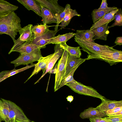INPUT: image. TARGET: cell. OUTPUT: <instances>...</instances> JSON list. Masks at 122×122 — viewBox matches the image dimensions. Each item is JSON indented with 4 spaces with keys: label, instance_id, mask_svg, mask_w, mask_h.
I'll use <instances>...</instances> for the list:
<instances>
[{
    "label": "cell",
    "instance_id": "obj_1",
    "mask_svg": "<svg viewBox=\"0 0 122 122\" xmlns=\"http://www.w3.org/2000/svg\"><path fill=\"white\" fill-rule=\"evenodd\" d=\"M21 20L14 11L0 17V35L5 34L10 36L14 43L17 32L22 28Z\"/></svg>",
    "mask_w": 122,
    "mask_h": 122
},
{
    "label": "cell",
    "instance_id": "obj_2",
    "mask_svg": "<svg viewBox=\"0 0 122 122\" xmlns=\"http://www.w3.org/2000/svg\"><path fill=\"white\" fill-rule=\"evenodd\" d=\"M86 60L98 59L108 63L110 66L122 62V51L113 49L109 51L101 52L91 56H87Z\"/></svg>",
    "mask_w": 122,
    "mask_h": 122
},
{
    "label": "cell",
    "instance_id": "obj_3",
    "mask_svg": "<svg viewBox=\"0 0 122 122\" xmlns=\"http://www.w3.org/2000/svg\"><path fill=\"white\" fill-rule=\"evenodd\" d=\"M66 85L78 94L97 98L101 101L106 98L92 87L85 86L74 79Z\"/></svg>",
    "mask_w": 122,
    "mask_h": 122
},
{
    "label": "cell",
    "instance_id": "obj_4",
    "mask_svg": "<svg viewBox=\"0 0 122 122\" xmlns=\"http://www.w3.org/2000/svg\"><path fill=\"white\" fill-rule=\"evenodd\" d=\"M74 40L82 48L81 50L88 54L87 56H91L103 51L110 50L113 49L112 47L107 45H102L95 42L86 41L75 36Z\"/></svg>",
    "mask_w": 122,
    "mask_h": 122
},
{
    "label": "cell",
    "instance_id": "obj_5",
    "mask_svg": "<svg viewBox=\"0 0 122 122\" xmlns=\"http://www.w3.org/2000/svg\"><path fill=\"white\" fill-rule=\"evenodd\" d=\"M42 57L41 49H38L30 53H20L17 59L10 63L14 64L15 68L21 65H28L35 61L38 62Z\"/></svg>",
    "mask_w": 122,
    "mask_h": 122
},
{
    "label": "cell",
    "instance_id": "obj_6",
    "mask_svg": "<svg viewBox=\"0 0 122 122\" xmlns=\"http://www.w3.org/2000/svg\"><path fill=\"white\" fill-rule=\"evenodd\" d=\"M69 53L64 50L61 58L58 61L57 71L55 76V81L54 86V92L58 90V88L63 80L65 76L66 67Z\"/></svg>",
    "mask_w": 122,
    "mask_h": 122
},
{
    "label": "cell",
    "instance_id": "obj_7",
    "mask_svg": "<svg viewBox=\"0 0 122 122\" xmlns=\"http://www.w3.org/2000/svg\"><path fill=\"white\" fill-rule=\"evenodd\" d=\"M32 24H29L22 28L19 32L20 36L14 43V44L8 53L10 54L17 47L26 41L33 40L34 35L32 32L31 27Z\"/></svg>",
    "mask_w": 122,
    "mask_h": 122
},
{
    "label": "cell",
    "instance_id": "obj_8",
    "mask_svg": "<svg viewBox=\"0 0 122 122\" xmlns=\"http://www.w3.org/2000/svg\"><path fill=\"white\" fill-rule=\"evenodd\" d=\"M9 109V118L10 121L15 117V120L25 122H30L22 109L14 103L5 100Z\"/></svg>",
    "mask_w": 122,
    "mask_h": 122
},
{
    "label": "cell",
    "instance_id": "obj_9",
    "mask_svg": "<svg viewBox=\"0 0 122 122\" xmlns=\"http://www.w3.org/2000/svg\"><path fill=\"white\" fill-rule=\"evenodd\" d=\"M55 51L54 55L49 60L46 66V71L40 78L34 83L35 84L39 82L41 79L49 71L51 70L54 65L60 57H61L64 51L59 44H56L54 47Z\"/></svg>",
    "mask_w": 122,
    "mask_h": 122
},
{
    "label": "cell",
    "instance_id": "obj_10",
    "mask_svg": "<svg viewBox=\"0 0 122 122\" xmlns=\"http://www.w3.org/2000/svg\"><path fill=\"white\" fill-rule=\"evenodd\" d=\"M40 5L49 10L56 17L64 10L65 8L60 5L58 0H36Z\"/></svg>",
    "mask_w": 122,
    "mask_h": 122
},
{
    "label": "cell",
    "instance_id": "obj_11",
    "mask_svg": "<svg viewBox=\"0 0 122 122\" xmlns=\"http://www.w3.org/2000/svg\"><path fill=\"white\" fill-rule=\"evenodd\" d=\"M60 30L55 31L49 29L42 35L34 38L32 43L38 46L46 47V45H47L51 38L55 36Z\"/></svg>",
    "mask_w": 122,
    "mask_h": 122
},
{
    "label": "cell",
    "instance_id": "obj_12",
    "mask_svg": "<svg viewBox=\"0 0 122 122\" xmlns=\"http://www.w3.org/2000/svg\"><path fill=\"white\" fill-rule=\"evenodd\" d=\"M122 106V100H111L106 98L102 101V102L96 108L98 110L105 112L109 110L117 107Z\"/></svg>",
    "mask_w": 122,
    "mask_h": 122
},
{
    "label": "cell",
    "instance_id": "obj_13",
    "mask_svg": "<svg viewBox=\"0 0 122 122\" xmlns=\"http://www.w3.org/2000/svg\"><path fill=\"white\" fill-rule=\"evenodd\" d=\"M33 40L26 41L17 47L12 52H18L20 53H29L38 49L46 47L37 46L32 43Z\"/></svg>",
    "mask_w": 122,
    "mask_h": 122
},
{
    "label": "cell",
    "instance_id": "obj_14",
    "mask_svg": "<svg viewBox=\"0 0 122 122\" xmlns=\"http://www.w3.org/2000/svg\"><path fill=\"white\" fill-rule=\"evenodd\" d=\"M29 10H32L37 15L41 17V5L36 0H17Z\"/></svg>",
    "mask_w": 122,
    "mask_h": 122
},
{
    "label": "cell",
    "instance_id": "obj_15",
    "mask_svg": "<svg viewBox=\"0 0 122 122\" xmlns=\"http://www.w3.org/2000/svg\"><path fill=\"white\" fill-rule=\"evenodd\" d=\"M53 55L54 53L47 56L42 57L38 63L36 64L34 69L31 75L24 83L27 81L33 76L38 73L41 70H43V75L45 73V70H46L49 60Z\"/></svg>",
    "mask_w": 122,
    "mask_h": 122
},
{
    "label": "cell",
    "instance_id": "obj_16",
    "mask_svg": "<svg viewBox=\"0 0 122 122\" xmlns=\"http://www.w3.org/2000/svg\"><path fill=\"white\" fill-rule=\"evenodd\" d=\"M108 24L102 25L91 30L95 35L93 38L94 41L97 39L105 41L107 40V36L109 33Z\"/></svg>",
    "mask_w": 122,
    "mask_h": 122
},
{
    "label": "cell",
    "instance_id": "obj_17",
    "mask_svg": "<svg viewBox=\"0 0 122 122\" xmlns=\"http://www.w3.org/2000/svg\"><path fill=\"white\" fill-rule=\"evenodd\" d=\"M79 116L82 119H89L94 117L102 118L107 116L103 112L92 107H89L84 110L80 113Z\"/></svg>",
    "mask_w": 122,
    "mask_h": 122
},
{
    "label": "cell",
    "instance_id": "obj_18",
    "mask_svg": "<svg viewBox=\"0 0 122 122\" xmlns=\"http://www.w3.org/2000/svg\"><path fill=\"white\" fill-rule=\"evenodd\" d=\"M119 9L114 10L105 15L103 17L93 24L90 28V30H92L93 29L102 25L109 22L114 20V15Z\"/></svg>",
    "mask_w": 122,
    "mask_h": 122
},
{
    "label": "cell",
    "instance_id": "obj_19",
    "mask_svg": "<svg viewBox=\"0 0 122 122\" xmlns=\"http://www.w3.org/2000/svg\"><path fill=\"white\" fill-rule=\"evenodd\" d=\"M86 60L85 59L78 58L69 54L65 76L68 74L75 67L80 63H83Z\"/></svg>",
    "mask_w": 122,
    "mask_h": 122
},
{
    "label": "cell",
    "instance_id": "obj_20",
    "mask_svg": "<svg viewBox=\"0 0 122 122\" xmlns=\"http://www.w3.org/2000/svg\"><path fill=\"white\" fill-rule=\"evenodd\" d=\"M18 6L7 1L0 0V17L6 16L11 12L17 10Z\"/></svg>",
    "mask_w": 122,
    "mask_h": 122
},
{
    "label": "cell",
    "instance_id": "obj_21",
    "mask_svg": "<svg viewBox=\"0 0 122 122\" xmlns=\"http://www.w3.org/2000/svg\"><path fill=\"white\" fill-rule=\"evenodd\" d=\"M41 8L42 21L43 24L57 23V20L53 14L48 9L41 5Z\"/></svg>",
    "mask_w": 122,
    "mask_h": 122
},
{
    "label": "cell",
    "instance_id": "obj_22",
    "mask_svg": "<svg viewBox=\"0 0 122 122\" xmlns=\"http://www.w3.org/2000/svg\"><path fill=\"white\" fill-rule=\"evenodd\" d=\"M115 7H108L107 8L102 10L96 9L92 11L91 15L93 24L103 17L105 15L113 10L117 9Z\"/></svg>",
    "mask_w": 122,
    "mask_h": 122
},
{
    "label": "cell",
    "instance_id": "obj_23",
    "mask_svg": "<svg viewBox=\"0 0 122 122\" xmlns=\"http://www.w3.org/2000/svg\"><path fill=\"white\" fill-rule=\"evenodd\" d=\"M74 36L84 41L95 42L93 39L95 35L90 30H77L76 31Z\"/></svg>",
    "mask_w": 122,
    "mask_h": 122
},
{
    "label": "cell",
    "instance_id": "obj_24",
    "mask_svg": "<svg viewBox=\"0 0 122 122\" xmlns=\"http://www.w3.org/2000/svg\"><path fill=\"white\" fill-rule=\"evenodd\" d=\"M75 33L70 32L63 35H59L56 36L51 38L47 44H59L66 43V42L74 36Z\"/></svg>",
    "mask_w": 122,
    "mask_h": 122
},
{
    "label": "cell",
    "instance_id": "obj_25",
    "mask_svg": "<svg viewBox=\"0 0 122 122\" xmlns=\"http://www.w3.org/2000/svg\"><path fill=\"white\" fill-rule=\"evenodd\" d=\"M55 26H49L43 24L32 25L31 27V30L34 35V38L43 34L49 30V27L53 26L55 27Z\"/></svg>",
    "mask_w": 122,
    "mask_h": 122
},
{
    "label": "cell",
    "instance_id": "obj_26",
    "mask_svg": "<svg viewBox=\"0 0 122 122\" xmlns=\"http://www.w3.org/2000/svg\"><path fill=\"white\" fill-rule=\"evenodd\" d=\"M81 16V15L79 14L76 10H73L71 8L61 22V24L59 25L58 26H60V29H62L68 25L73 17L75 16Z\"/></svg>",
    "mask_w": 122,
    "mask_h": 122
},
{
    "label": "cell",
    "instance_id": "obj_27",
    "mask_svg": "<svg viewBox=\"0 0 122 122\" xmlns=\"http://www.w3.org/2000/svg\"><path fill=\"white\" fill-rule=\"evenodd\" d=\"M3 102L2 107L0 110V121H4L5 122H9V109L8 106L5 100L1 98Z\"/></svg>",
    "mask_w": 122,
    "mask_h": 122
},
{
    "label": "cell",
    "instance_id": "obj_28",
    "mask_svg": "<svg viewBox=\"0 0 122 122\" xmlns=\"http://www.w3.org/2000/svg\"><path fill=\"white\" fill-rule=\"evenodd\" d=\"M60 46L64 49L69 54L78 58H81V53L80 46L72 47L67 45L66 43L60 44Z\"/></svg>",
    "mask_w": 122,
    "mask_h": 122
},
{
    "label": "cell",
    "instance_id": "obj_29",
    "mask_svg": "<svg viewBox=\"0 0 122 122\" xmlns=\"http://www.w3.org/2000/svg\"><path fill=\"white\" fill-rule=\"evenodd\" d=\"M36 64H31L30 65H26V66L22 68L16 69L14 68L12 70L9 71L0 79V83L6 78L19 72L35 66Z\"/></svg>",
    "mask_w": 122,
    "mask_h": 122
},
{
    "label": "cell",
    "instance_id": "obj_30",
    "mask_svg": "<svg viewBox=\"0 0 122 122\" xmlns=\"http://www.w3.org/2000/svg\"><path fill=\"white\" fill-rule=\"evenodd\" d=\"M82 63H81L75 67L68 74L65 76L58 88V90L63 86L66 85L72 81L74 79L73 78L74 74L77 68Z\"/></svg>",
    "mask_w": 122,
    "mask_h": 122
},
{
    "label": "cell",
    "instance_id": "obj_31",
    "mask_svg": "<svg viewBox=\"0 0 122 122\" xmlns=\"http://www.w3.org/2000/svg\"><path fill=\"white\" fill-rule=\"evenodd\" d=\"M64 10L59 14L56 17L57 20V23L55 27L54 30L57 31L59 24L61 23L65 16L71 9L70 5L69 4L66 5Z\"/></svg>",
    "mask_w": 122,
    "mask_h": 122
},
{
    "label": "cell",
    "instance_id": "obj_32",
    "mask_svg": "<svg viewBox=\"0 0 122 122\" xmlns=\"http://www.w3.org/2000/svg\"><path fill=\"white\" fill-rule=\"evenodd\" d=\"M114 22L110 26H109V29L115 26H122V12L121 8L116 12L114 15Z\"/></svg>",
    "mask_w": 122,
    "mask_h": 122
},
{
    "label": "cell",
    "instance_id": "obj_33",
    "mask_svg": "<svg viewBox=\"0 0 122 122\" xmlns=\"http://www.w3.org/2000/svg\"><path fill=\"white\" fill-rule=\"evenodd\" d=\"M109 122H122V116H109L102 117Z\"/></svg>",
    "mask_w": 122,
    "mask_h": 122
},
{
    "label": "cell",
    "instance_id": "obj_34",
    "mask_svg": "<svg viewBox=\"0 0 122 122\" xmlns=\"http://www.w3.org/2000/svg\"><path fill=\"white\" fill-rule=\"evenodd\" d=\"M122 110V106L115 107L112 109L106 111L105 113L107 116H111L112 115Z\"/></svg>",
    "mask_w": 122,
    "mask_h": 122
},
{
    "label": "cell",
    "instance_id": "obj_35",
    "mask_svg": "<svg viewBox=\"0 0 122 122\" xmlns=\"http://www.w3.org/2000/svg\"><path fill=\"white\" fill-rule=\"evenodd\" d=\"M90 122H109L103 119L102 117H94L89 118Z\"/></svg>",
    "mask_w": 122,
    "mask_h": 122
},
{
    "label": "cell",
    "instance_id": "obj_36",
    "mask_svg": "<svg viewBox=\"0 0 122 122\" xmlns=\"http://www.w3.org/2000/svg\"><path fill=\"white\" fill-rule=\"evenodd\" d=\"M107 5H108L107 2V0H102L100 6L98 9L102 10L106 9L108 7Z\"/></svg>",
    "mask_w": 122,
    "mask_h": 122
},
{
    "label": "cell",
    "instance_id": "obj_37",
    "mask_svg": "<svg viewBox=\"0 0 122 122\" xmlns=\"http://www.w3.org/2000/svg\"><path fill=\"white\" fill-rule=\"evenodd\" d=\"M114 43L116 44V45H122V37H117Z\"/></svg>",
    "mask_w": 122,
    "mask_h": 122
},
{
    "label": "cell",
    "instance_id": "obj_38",
    "mask_svg": "<svg viewBox=\"0 0 122 122\" xmlns=\"http://www.w3.org/2000/svg\"><path fill=\"white\" fill-rule=\"evenodd\" d=\"M58 63L56 64L54 68L51 71H50L48 73H49L54 74H56L57 69Z\"/></svg>",
    "mask_w": 122,
    "mask_h": 122
},
{
    "label": "cell",
    "instance_id": "obj_39",
    "mask_svg": "<svg viewBox=\"0 0 122 122\" xmlns=\"http://www.w3.org/2000/svg\"><path fill=\"white\" fill-rule=\"evenodd\" d=\"M66 99L67 101L70 102L71 103L73 101L74 98L71 95L68 96L66 98Z\"/></svg>",
    "mask_w": 122,
    "mask_h": 122
},
{
    "label": "cell",
    "instance_id": "obj_40",
    "mask_svg": "<svg viewBox=\"0 0 122 122\" xmlns=\"http://www.w3.org/2000/svg\"><path fill=\"white\" fill-rule=\"evenodd\" d=\"M9 71H4L0 72V79Z\"/></svg>",
    "mask_w": 122,
    "mask_h": 122
},
{
    "label": "cell",
    "instance_id": "obj_41",
    "mask_svg": "<svg viewBox=\"0 0 122 122\" xmlns=\"http://www.w3.org/2000/svg\"><path fill=\"white\" fill-rule=\"evenodd\" d=\"M9 122H16L15 117H14L12 119L10 120Z\"/></svg>",
    "mask_w": 122,
    "mask_h": 122
},
{
    "label": "cell",
    "instance_id": "obj_42",
    "mask_svg": "<svg viewBox=\"0 0 122 122\" xmlns=\"http://www.w3.org/2000/svg\"><path fill=\"white\" fill-rule=\"evenodd\" d=\"M35 122L34 121H31V122Z\"/></svg>",
    "mask_w": 122,
    "mask_h": 122
},
{
    "label": "cell",
    "instance_id": "obj_43",
    "mask_svg": "<svg viewBox=\"0 0 122 122\" xmlns=\"http://www.w3.org/2000/svg\"><path fill=\"white\" fill-rule=\"evenodd\" d=\"M1 122V121H0V122Z\"/></svg>",
    "mask_w": 122,
    "mask_h": 122
}]
</instances>
